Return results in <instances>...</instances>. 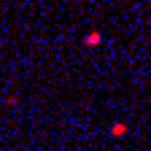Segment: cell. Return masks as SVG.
<instances>
[{"label":"cell","mask_w":151,"mask_h":151,"mask_svg":"<svg viewBox=\"0 0 151 151\" xmlns=\"http://www.w3.org/2000/svg\"><path fill=\"white\" fill-rule=\"evenodd\" d=\"M97 41H100V32H92V35H86V38H84V43H86V46H94Z\"/></svg>","instance_id":"cell-1"},{"label":"cell","mask_w":151,"mask_h":151,"mask_svg":"<svg viewBox=\"0 0 151 151\" xmlns=\"http://www.w3.org/2000/svg\"><path fill=\"white\" fill-rule=\"evenodd\" d=\"M124 129H127L124 124H113V129H111V132H113V135H122V132H124Z\"/></svg>","instance_id":"cell-2"}]
</instances>
